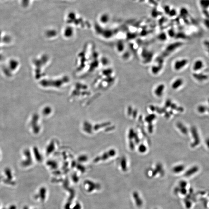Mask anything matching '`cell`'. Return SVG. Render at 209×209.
I'll list each match as a JSON object with an SVG mask.
<instances>
[{"label":"cell","mask_w":209,"mask_h":209,"mask_svg":"<svg viewBox=\"0 0 209 209\" xmlns=\"http://www.w3.org/2000/svg\"><path fill=\"white\" fill-rule=\"evenodd\" d=\"M150 109L152 111H156V107H155L154 106H152V105H151L150 106Z\"/></svg>","instance_id":"cell-26"},{"label":"cell","mask_w":209,"mask_h":209,"mask_svg":"<svg viewBox=\"0 0 209 209\" xmlns=\"http://www.w3.org/2000/svg\"><path fill=\"white\" fill-rule=\"evenodd\" d=\"M118 47H119L118 50H119L120 52L124 50V45L122 43V42H120L119 44V45H118Z\"/></svg>","instance_id":"cell-19"},{"label":"cell","mask_w":209,"mask_h":209,"mask_svg":"<svg viewBox=\"0 0 209 209\" xmlns=\"http://www.w3.org/2000/svg\"><path fill=\"white\" fill-rule=\"evenodd\" d=\"M33 152H34V153H35V157L37 160H41V155L39 154V152L38 150L36 148H35V149L34 148Z\"/></svg>","instance_id":"cell-17"},{"label":"cell","mask_w":209,"mask_h":209,"mask_svg":"<svg viewBox=\"0 0 209 209\" xmlns=\"http://www.w3.org/2000/svg\"><path fill=\"white\" fill-rule=\"evenodd\" d=\"M184 83V80L182 78L180 77L177 78L171 83V88L174 90H177L183 86Z\"/></svg>","instance_id":"cell-7"},{"label":"cell","mask_w":209,"mask_h":209,"mask_svg":"<svg viewBox=\"0 0 209 209\" xmlns=\"http://www.w3.org/2000/svg\"><path fill=\"white\" fill-rule=\"evenodd\" d=\"M135 133L134 131V129H131L129 131L128 134L129 139L130 140H132L134 138V137L135 134Z\"/></svg>","instance_id":"cell-16"},{"label":"cell","mask_w":209,"mask_h":209,"mask_svg":"<svg viewBox=\"0 0 209 209\" xmlns=\"http://www.w3.org/2000/svg\"><path fill=\"white\" fill-rule=\"evenodd\" d=\"M189 63V60L187 58H180L174 62L173 68L175 71H179L185 68Z\"/></svg>","instance_id":"cell-4"},{"label":"cell","mask_w":209,"mask_h":209,"mask_svg":"<svg viewBox=\"0 0 209 209\" xmlns=\"http://www.w3.org/2000/svg\"><path fill=\"white\" fill-rule=\"evenodd\" d=\"M128 114L129 115H131L133 113V110L131 107H129L128 109Z\"/></svg>","instance_id":"cell-22"},{"label":"cell","mask_w":209,"mask_h":209,"mask_svg":"<svg viewBox=\"0 0 209 209\" xmlns=\"http://www.w3.org/2000/svg\"><path fill=\"white\" fill-rule=\"evenodd\" d=\"M207 110L208 107L204 105H200L197 107V111L201 114L204 113Z\"/></svg>","instance_id":"cell-13"},{"label":"cell","mask_w":209,"mask_h":209,"mask_svg":"<svg viewBox=\"0 0 209 209\" xmlns=\"http://www.w3.org/2000/svg\"></svg>","instance_id":"cell-27"},{"label":"cell","mask_w":209,"mask_h":209,"mask_svg":"<svg viewBox=\"0 0 209 209\" xmlns=\"http://www.w3.org/2000/svg\"><path fill=\"white\" fill-rule=\"evenodd\" d=\"M205 61L201 58H197L194 61L192 65L193 73H197L202 71L206 68Z\"/></svg>","instance_id":"cell-3"},{"label":"cell","mask_w":209,"mask_h":209,"mask_svg":"<svg viewBox=\"0 0 209 209\" xmlns=\"http://www.w3.org/2000/svg\"><path fill=\"white\" fill-rule=\"evenodd\" d=\"M148 131L150 133H152L153 131V126L152 125H151L149 126L148 128Z\"/></svg>","instance_id":"cell-23"},{"label":"cell","mask_w":209,"mask_h":209,"mask_svg":"<svg viewBox=\"0 0 209 209\" xmlns=\"http://www.w3.org/2000/svg\"><path fill=\"white\" fill-rule=\"evenodd\" d=\"M203 47L206 54L209 57V40H205L203 43Z\"/></svg>","instance_id":"cell-11"},{"label":"cell","mask_w":209,"mask_h":209,"mask_svg":"<svg viewBox=\"0 0 209 209\" xmlns=\"http://www.w3.org/2000/svg\"><path fill=\"white\" fill-rule=\"evenodd\" d=\"M177 126L181 132L183 134L185 135L188 134V130L187 128L183 124L180 122H178L177 123Z\"/></svg>","instance_id":"cell-10"},{"label":"cell","mask_w":209,"mask_h":209,"mask_svg":"<svg viewBox=\"0 0 209 209\" xmlns=\"http://www.w3.org/2000/svg\"><path fill=\"white\" fill-rule=\"evenodd\" d=\"M191 133L194 139V142L192 143L191 146L194 147L199 145L200 143V139L197 132V129L196 127H193L191 128Z\"/></svg>","instance_id":"cell-6"},{"label":"cell","mask_w":209,"mask_h":209,"mask_svg":"<svg viewBox=\"0 0 209 209\" xmlns=\"http://www.w3.org/2000/svg\"><path fill=\"white\" fill-rule=\"evenodd\" d=\"M121 164L122 169L124 171H126L127 169V161L125 157H123L121 159Z\"/></svg>","instance_id":"cell-15"},{"label":"cell","mask_w":209,"mask_h":209,"mask_svg":"<svg viewBox=\"0 0 209 209\" xmlns=\"http://www.w3.org/2000/svg\"><path fill=\"white\" fill-rule=\"evenodd\" d=\"M183 45V43L179 42H176L169 45L158 58L162 60H164L165 58L170 55L171 53L174 52L177 49H179V48L181 47Z\"/></svg>","instance_id":"cell-1"},{"label":"cell","mask_w":209,"mask_h":209,"mask_svg":"<svg viewBox=\"0 0 209 209\" xmlns=\"http://www.w3.org/2000/svg\"><path fill=\"white\" fill-rule=\"evenodd\" d=\"M184 165H177L173 168V171L175 173H179L184 170Z\"/></svg>","instance_id":"cell-12"},{"label":"cell","mask_w":209,"mask_h":209,"mask_svg":"<svg viewBox=\"0 0 209 209\" xmlns=\"http://www.w3.org/2000/svg\"><path fill=\"white\" fill-rule=\"evenodd\" d=\"M146 149H147V148H146V146L143 144L140 145L139 147V148H138L139 151L141 153H143V152H146Z\"/></svg>","instance_id":"cell-18"},{"label":"cell","mask_w":209,"mask_h":209,"mask_svg":"<svg viewBox=\"0 0 209 209\" xmlns=\"http://www.w3.org/2000/svg\"><path fill=\"white\" fill-rule=\"evenodd\" d=\"M206 144L207 146V148L209 149V138L207 139V140H206Z\"/></svg>","instance_id":"cell-24"},{"label":"cell","mask_w":209,"mask_h":209,"mask_svg":"<svg viewBox=\"0 0 209 209\" xmlns=\"http://www.w3.org/2000/svg\"><path fill=\"white\" fill-rule=\"evenodd\" d=\"M129 147L131 150H134L135 148V145L133 142L130 141L129 143Z\"/></svg>","instance_id":"cell-20"},{"label":"cell","mask_w":209,"mask_h":209,"mask_svg":"<svg viewBox=\"0 0 209 209\" xmlns=\"http://www.w3.org/2000/svg\"><path fill=\"white\" fill-rule=\"evenodd\" d=\"M171 101L170 100H168L167 101L166 103H165V107H169L171 106Z\"/></svg>","instance_id":"cell-21"},{"label":"cell","mask_w":209,"mask_h":209,"mask_svg":"<svg viewBox=\"0 0 209 209\" xmlns=\"http://www.w3.org/2000/svg\"><path fill=\"white\" fill-rule=\"evenodd\" d=\"M199 171V168L197 166H193L189 169L185 173V176L186 177H190L196 174Z\"/></svg>","instance_id":"cell-9"},{"label":"cell","mask_w":209,"mask_h":209,"mask_svg":"<svg viewBox=\"0 0 209 209\" xmlns=\"http://www.w3.org/2000/svg\"><path fill=\"white\" fill-rule=\"evenodd\" d=\"M156 118V115L154 114H151V115H149L147 116L146 117L145 120L147 122H149V123H151Z\"/></svg>","instance_id":"cell-14"},{"label":"cell","mask_w":209,"mask_h":209,"mask_svg":"<svg viewBox=\"0 0 209 209\" xmlns=\"http://www.w3.org/2000/svg\"><path fill=\"white\" fill-rule=\"evenodd\" d=\"M132 114H133V117H134V118H135V117H136L137 115V111H136V110H135L134 112H133V113Z\"/></svg>","instance_id":"cell-25"},{"label":"cell","mask_w":209,"mask_h":209,"mask_svg":"<svg viewBox=\"0 0 209 209\" xmlns=\"http://www.w3.org/2000/svg\"><path fill=\"white\" fill-rule=\"evenodd\" d=\"M165 88V85L163 84H160L158 85L154 90V92L155 95L158 97L162 96L163 95Z\"/></svg>","instance_id":"cell-8"},{"label":"cell","mask_w":209,"mask_h":209,"mask_svg":"<svg viewBox=\"0 0 209 209\" xmlns=\"http://www.w3.org/2000/svg\"><path fill=\"white\" fill-rule=\"evenodd\" d=\"M192 77L199 83H205L209 80V69L206 68L201 72L193 73Z\"/></svg>","instance_id":"cell-2"},{"label":"cell","mask_w":209,"mask_h":209,"mask_svg":"<svg viewBox=\"0 0 209 209\" xmlns=\"http://www.w3.org/2000/svg\"><path fill=\"white\" fill-rule=\"evenodd\" d=\"M23 154L25 158L24 160L22 162V165L24 167H27L32 163V155L28 149H26L24 150Z\"/></svg>","instance_id":"cell-5"}]
</instances>
